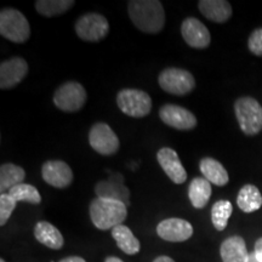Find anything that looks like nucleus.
<instances>
[{"label": "nucleus", "mask_w": 262, "mask_h": 262, "mask_svg": "<svg viewBox=\"0 0 262 262\" xmlns=\"http://www.w3.org/2000/svg\"><path fill=\"white\" fill-rule=\"evenodd\" d=\"M127 12L135 27L147 34H157L165 26V11L158 0H133Z\"/></svg>", "instance_id": "1"}, {"label": "nucleus", "mask_w": 262, "mask_h": 262, "mask_svg": "<svg viewBox=\"0 0 262 262\" xmlns=\"http://www.w3.org/2000/svg\"><path fill=\"white\" fill-rule=\"evenodd\" d=\"M89 212L95 227L101 231H107L123 225L127 216V206L116 199L97 196L91 201Z\"/></svg>", "instance_id": "2"}, {"label": "nucleus", "mask_w": 262, "mask_h": 262, "mask_svg": "<svg viewBox=\"0 0 262 262\" xmlns=\"http://www.w3.org/2000/svg\"><path fill=\"white\" fill-rule=\"evenodd\" d=\"M0 34L15 44H24L31 37V26L21 11L5 8L0 12Z\"/></svg>", "instance_id": "3"}, {"label": "nucleus", "mask_w": 262, "mask_h": 262, "mask_svg": "<svg viewBox=\"0 0 262 262\" xmlns=\"http://www.w3.org/2000/svg\"><path fill=\"white\" fill-rule=\"evenodd\" d=\"M234 113L245 135H257L262 130V107L255 98L239 97L234 103Z\"/></svg>", "instance_id": "4"}, {"label": "nucleus", "mask_w": 262, "mask_h": 262, "mask_svg": "<svg viewBox=\"0 0 262 262\" xmlns=\"http://www.w3.org/2000/svg\"><path fill=\"white\" fill-rule=\"evenodd\" d=\"M158 83L165 93L175 96H185L195 88V79L192 73L176 67L165 68L160 72Z\"/></svg>", "instance_id": "5"}, {"label": "nucleus", "mask_w": 262, "mask_h": 262, "mask_svg": "<svg viewBox=\"0 0 262 262\" xmlns=\"http://www.w3.org/2000/svg\"><path fill=\"white\" fill-rule=\"evenodd\" d=\"M117 104L126 116L143 118L152 111V100L146 91L139 89H123L117 95Z\"/></svg>", "instance_id": "6"}, {"label": "nucleus", "mask_w": 262, "mask_h": 262, "mask_svg": "<svg viewBox=\"0 0 262 262\" xmlns=\"http://www.w3.org/2000/svg\"><path fill=\"white\" fill-rule=\"evenodd\" d=\"M86 98V90L84 89L83 85L78 81H67L57 88L52 101L60 111L74 113L85 106Z\"/></svg>", "instance_id": "7"}, {"label": "nucleus", "mask_w": 262, "mask_h": 262, "mask_svg": "<svg viewBox=\"0 0 262 262\" xmlns=\"http://www.w3.org/2000/svg\"><path fill=\"white\" fill-rule=\"evenodd\" d=\"M74 29L81 40L97 42L107 37L110 33V24L104 16L96 12H88L77 19Z\"/></svg>", "instance_id": "8"}, {"label": "nucleus", "mask_w": 262, "mask_h": 262, "mask_svg": "<svg viewBox=\"0 0 262 262\" xmlns=\"http://www.w3.org/2000/svg\"><path fill=\"white\" fill-rule=\"evenodd\" d=\"M89 143L98 155L113 156L120 148V141L108 124L96 123L89 131Z\"/></svg>", "instance_id": "9"}, {"label": "nucleus", "mask_w": 262, "mask_h": 262, "mask_svg": "<svg viewBox=\"0 0 262 262\" xmlns=\"http://www.w3.org/2000/svg\"><path fill=\"white\" fill-rule=\"evenodd\" d=\"M159 117L162 122L172 129L188 131L196 126V118L187 108L179 104L166 103L160 107Z\"/></svg>", "instance_id": "10"}, {"label": "nucleus", "mask_w": 262, "mask_h": 262, "mask_svg": "<svg viewBox=\"0 0 262 262\" xmlns=\"http://www.w3.org/2000/svg\"><path fill=\"white\" fill-rule=\"evenodd\" d=\"M41 178L55 188H67L73 182V170L63 160H48L41 166Z\"/></svg>", "instance_id": "11"}, {"label": "nucleus", "mask_w": 262, "mask_h": 262, "mask_svg": "<svg viewBox=\"0 0 262 262\" xmlns=\"http://www.w3.org/2000/svg\"><path fill=\"white\" fill-rule=\"evenodd\" d=\"M28 73V63L24 57L15 56L0 64V89L9 90L17 86Z\"/></svg>", "instance_id": "12"}, {"label": "nucleus", "mask_w": 262, "mask_h": 262, "mask_svg": "<svg viewBox=\"0 0 262 262\" xmlns=\"http://www.w3.org/2000/svg\"><path fill=\"white\" fill-rule=\"evenodd\" d=\"M157 234L171 243L188 241L193 235V226L188 221L179 217L165 219L157 226Z\"/></svg>", "instance_id": "13"}, {"label": "nucleus", "mask_w": 262, "mask_h": 262, "mask_svg": "<svg viewBox=\"0 0 262 262\" xmlns=\"http://www.w3.org/2000/svg\"><path fill=\"white\" fill-rule=\"evenodd\" d=\"M181 34L186 44L191 48L206 49L210 45V32L203 22L195 17H187L182 22Z\"/></svg>", "instance_id": "14"}, {"label": "nucleus", "mask_w": 262, "mask_h": 262, "mask_svg": "<svg viewBox=\"0 0 262 262\" xmlns=\"http://www.w3.org/2000/svg\"><path fill=\"white\" fill-rule=\"evenodd\" d=\"M157 160L166 176L176 185H182L187 180V171L183 168L176 150L170 147H163L157 153Z\"/></svg>", "instance_id": "15"}, {"label": "nucleus", "mask_w": 262, "mask_h": 262, "mask_svg": "<svg viewBox=\"0 0 262 262\" xmlns=\"http://www.w3.org/2000/svg\"><path fill=\"white\" fill-rule=\"evenodd\" d=\"M199 11L215 24H225L232 17V6L226 0H201Z\"/></svg>", "instance_id": "16"}, {"label": "nucleus", "mask_w": 262, "mask_h": 262, "mask_svg": "<svg viewBox=\"0 0 262 262\" xmlns=\"http://www.w3.org/2000/svg\"><path fill=\"white\" fill-rule=\"evenodd\" d=\"M95 193L98 198L116 199L123 202L126 206L130 204V192L126 186H124L123 180H104L95 186Z\"/></svg>", "instance_id": "17"}, {"label": "nucleus", "mask_w": 262, "mask_h": 262, "mask_svg": "<svg viewBox=\"0 0 262 262\" xmlns=\"http://www.w3.org/2000/svg\"><path fill=\"white\" fill-rule=\"evenodd\" d=\"M220 254L224 262H249L250 256L245 241L239 235H232L224 241L220 248Z\"/></svg>", "instance_id": "18"}, {"label": "nucleus", "mask_w": 262, "mask_h": 262, "mask_svg": "<svg viewBox=\"0 0 262 262\" xmlns=\"http://www.w3.org/2000/svg\"><path fill=\"white\" fill-rule=\"evenodd\" d=\"M34 237L39 243L52 250H60L64 245L63 235L57 227L48 221H39L34 226Z\"/></svg>", "instance_id": "19"}, {"label": "nucleus", "mask_w": 262, "mask_h": 262, "mask_svg": "<svg viewBox=\"0 0 262 262\" xmlns=\"http://www.w3.org/2000/svg\"><path fill=\"white\" fill-rule=\"evenodd\" d=\"M199 169H201L204 179L208 180L212 185L219 186V187L226 186L229 181L228 172L225 169V166L219 160L210 158V157H205L201 160Z\"/></svg>", "instance_id": "20"}, {"label": "nucleus", "mask_w": 262, "mask_h": 262, "mask_svg": "<svg viewBox=\"0 0 262 262\" xmlns=\"http://www.w3.org/2000/svg\"><path fill=\"white\" fill-rule=\"evenodd\" d=\"M211 193V183L204 178H194L189 183L188 198L193 208H205L206 204L210 201Z\"/></svg>", "instance_id": "21"}, {"label": "nucleus", "mask_w": 262, "mask_h": 262, "mask_svg": "<svg viewBox=\"0 0 262 262\" xmlns=\"http://www.w3.org/2000/svg\"><path fill=\"white\" fill-rule=\"evenodd\" d=\"M26 171L24 168L12 163H4L0 166V191L9 193L15 186L24 183Z\"/></svg>", "instance_id": "22"}, {"label": "nucleus", "mask_w": 262, "mask_h": 262, "mask_svg": "<svg viewBox=\"0 0 262 262\" xmlns=\"http://www.w3.org/2000/svg\"><path fill=\"white\" fill-rule=\"evenodd\" d=\"M112 237L117 242L118 248L126 255H136L140 251L141 244L131 229L125 225H119L112 229Z\"/></svg>", "instance_id": "23"}, {"label": "nucleus", "mask_w": 262, "mask_h": 262, "mask_svg": "<svg viewBox=\"0 0 262 262\" xmlns=\"http://www.w3.org/2000/svg\"><path fill=\"white\" fill-rule=\"evenodd\" d=\"M237 204L242 211L254 212L262 206V195L254 185H245L241 188L237 196Z\"/></svg>", "instance_id": "24"}, {"label": "nucleus", "mask_w": 262, "mask_h": 262, "mask_svg": "<svg viewBox=\"0 0 262 262\" xmlns=\"http://www.w3.org/2000/svg\"><path fill=\"white\" fill-rule=\"evenodd\" d=\"M73 0H37L35 10L45 17H56L73 8Z\"/></svg>", "instance_id": "25"}, {"label": "nucleus", "mask_w": 262, "mask_h": 262, "mask_svg": "<svg viewBox=\"0 0 262 262\" xmlns=\"http://www.w3.org/2000/svg\"><path fill=\"white\" fill-rule=\"evenodd\" d=\"M232 211H233V206H232V203L229 201H226V199H221V201H217L212 205L211 208V221L214 227L217 229V231H224V229L227 227L228 220L231 217Z\"/></svg>", "instance_id": "26"}, {"label": "nucleus", "mask_w": 262, "mask_h": 262, "mask_svg": "<svg viewBox=\"0 0 262 262\" xmlns=\"http://www.w3.org/2000/svg\"><path fill=\"white\" fill-rule=\"evenodd\" d=\"M9 194L11 195L16 202H26L33 205H38L41 203V195L38 189L35 188L34 186L28 185V183L25 182L10 189Z\"/></svg>", "instance_id": "27"}, {"label": "nucleus", "mask_w": 262, "mask_h": 262, "mask_svg": "<svg viewBox=\"0 0 262 262\" xmlns=\"http://www.w3.org/2000/svg\"><path fill=\"white\" fill-rule=\"evenodd\" d=\"M16 204L17 202L9 193H2L0 195V225L5 226L6 222L9 221L10 216L16 209Z\"/></svg>", "instance_id": "28"}, {"label": "nucleus", "mask_w": 262, "mask_h": 262, "mask_svg": "<svg viewBox=\"0 0 262 262\" xmlns=\"http://www.w3.org/2000/svg\"><path fill=\"white\" fill-rule=\"evenodd\" d=\"M248 48L255 56H262V28H257L251 33L248 39Z\"/></svg>", "instance_id": "29"}, {"label": "nucleus", "mask_w": 262, "mask_h": 262, "mask_svg": "<svg viewBox=\"0 0 262 262\" xmlns=\"http://www.w3.org/2000/svg\"><path fill=\"white\" fill-rule=\"evenodd\" d=\"M254 255L258 262H262V238H258L255 243Z\"/></svg>", "instance_id": "30"}, {"label": "nucleus", "mask_w": 262, "mask_h": 262, "mask_svg": "<svg viewBox=\"0 0 262 262\" xmlns=\"http://www.w3.org/2000/svg\"><path fill=\"white\" fill-rule=\"evenodd\" d=\"M60 262H86V261L80 256H68V257L62 258Z\"/></svg>", "instance_id": "31"}, {"label": "nucleus", "mask_w": 262, "mask_h": 262, "mask_svg": "<svg viewBox=\"0 0 262 262\" xmlns=\"http://www.w3.org/2000/svg\"><path fill=\"white\" fill-rule=\"evenodd\" d=\"M153 262H175V261L169 256H158L157 258H155V261Z\"/></svg>", "instance_id": "32"}, {"label": "nucleus", "mask_w": 262, "mask_h": 262, "mask_svg": "<svg viewBox=\"0 0 262 262\" xmlns=\"http://www.w3.org/2000/svg\"><path fill=\"white\" fill-rule=\"evenodd\" d=\"M104 262H124L122 258L117 257V256H108Z\"/></svg>", "instance_id": "33"}, {"label": "nucleus", "mask_w": 262, "mask_h": 262, "mask_svg": "<svg viewBox=\"0 0 262 262\" xmlns=\"http://www.w3.org/2000/svg\"><path fill=\"white\" fill-rule=\"evenodd\" d=\"M249 262H258V261L256 260V257H255L254 251H253V253H250V256H249Z\"/></svg>", "instance_id": "34"}, {"label": "nucleus", "mask_w": 262, "mask_h": 262, "mask_svg": "<svg viewBox=\"0 0 262 262\" xmlns=\"http://www.w3.org/2000/svg\"><path fill=\"white\" fill-rule=\"evenodd\" d=\"M0 262H5V260H4V258H2V260H0Z\"/></svg>", "instance_id": "35"}]
</instances>
